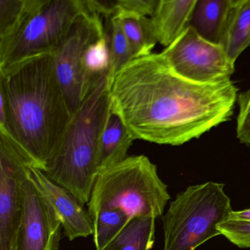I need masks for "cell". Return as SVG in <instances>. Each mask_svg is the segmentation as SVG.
Instances as JSON below:
<instances>
[{"label":"cell","mask_w":250,"mask_h":250,"mask_svg":"<svg viewBox=\"0 0 250 250\" xmlns=\"http://www.w3.org/2000/svg\"><path fill=\"white\" fill-rule=\"evenodd\" d=\"M72 118L52 55L0 73V132L14 142L31 167L45 170Z\"/></svg>","instance_id":"2"},{"label":"cell","mask_w":250,"mask_h":250,"mask_svg":"<svg viewBox=\"0 0 250 250\" xmlns=\"http://www.w3.org/2000/svg\"><path fill=\"white\" fill-rule=\"evenodd\" d=\"M31 167L14 142L0 132V250H17L22 216L21 185Z\"/></svg>","instance_id":"9"},{"label":"cell","mask_w":250,"mask_h":250,"mask_svg":"<svg viewBox=\"0 0 250 250\" xmlns=\"http://www.w3.org/2000/svg\"><path fill=\"white\" fill-rule=\"evenodd\" d=\"M27 177L53 208L68 241L93 235V219L77 196L65 187L55 184L37 168L28 167Z\"/></svg>","instance_id":"11"},{"label":"cell","mask_w":250,"mask_h":250,"mask_svg":"<svg viewBox=\"0 0 250 250\" xmlns=\"http://www.w3.org/2000/svg\"><path fill=\"white\" fill-rule=\"evenodd\" d=\"M236 0H197L189 26L202 38L221 44Z\"/></svg>","instance_id":"13"},{"label":"cell","mask_w":250,"mask_h":250,"mask_svg":"<svg viewBox=\"0 0 250 250\" xmlns=\"http://www.w3.org/2000/svg\"><path fill=\"white\" fill-rule=\"evenodd\" d=\"M92 219L93 242L96 250H104L129 223L125 213L118 209L101 210Z\"/></svg>","instance_id":"20"},{"label":"cell","mask_w":250,"mask_h":250,"mask_svg":"<svg viewBox=\"0 0 250 250\" xmlns=\"http://www.w3.org/2000/svg\"><path fill=\"white\" fill-rule=\"evenodd\" d=\"M83 12L74 21L62 44L52 55L57 78L74 115L85 102L90 90L86 83L84 58L90 43L105 33L104 17L84 0Z\"/></svg>","instance_id":"7"},{"label":"cell","mask_w":250,"mask_h":250,"mask_svg":"<svg viewBox=\"0 0 250 250\" xmlns=\"http://www.w3.org/2000/svg\"><path fill=\"white\" fill-rule=\"evenodd\" d=\"M217 229L234 245L250 248V222L228 219L219 224Z\"/></svg>","instance_id":"22"},{"label":"cell","mask_w":250,"mask_h":250,"mask_svg":"<svg viewBox=\"0 0 250 250\" xmlns=\"http://www.w3.org/2000/svg\"><path fill=\"white\" fill-rule=\"evenodd\" d=\"M197 0H159L150 17L158 42L165 48L172 44L189 27Z\"/></svg>","instance_id":"12"},{"label":"cell","mask_w":250,"mask_h":250,"mask_svg":"<svg viewBox=\"0 0 250 250\" xmlns=\"http://www.w3.org/2000/svg\"><path fill=\"white\" fill-rule=\"evenodd\" d=\"M17 250H59L62 227L51 205L26 177Z\"/></svg>","instance_id":"10"},{"label":"cell","mask_w":250,"mask_h":250,"mask_svg":"<svg viewBox=\"0 0 250 250\" xmlns=\"http://www.w3.org/2000/svg\"><path fill=\"white\" fill-rule=\"evenodd\" d=\"M170 198L156 165L145 155L131 156L98 172L87 210L92 219L101 210L118 209L129 222L137 218L156 219Z\"/></svg>","instance_id":"4"},{"label":"cell","mask_w":250,"mask_h":250,"mask_svg":"<svg viewBox=\"0 0 250 250\" xmlns=\"http://www.w3.org/2000/svg\"><path fill=\"white\" fill-rule=\"evenodd\" d=\"M84 7V0H41L17 33L0 42V73L53 55Z\"/></svg>","instance_id":"6"},{"label":"cell","mask_w":250,"mask_h":250,"mask_svg":"<svg viewBox=\"0 0 250 250\" xmlns=\"http://www.w3.org/2000/svg\"><path fill=\"white\" fill-rule=\"evenodd\" d=\"M118 18L121 20L134 59L152 54V50L158 43V40L150 19L135 16Z\"/></svg>","instance_id":"18"},{"label":"cell","mask_w":250,"mask_h":250,"mask_svg":"<svg viewBox=\"0 0 250 250\" xmlns=\"http://www.w3.org/2000/svg\"><path fill=\"white\" fill-rule=\"evenodd\" d=\"M238 95L232 80L182 77L162 52L133 60L109 81L111 108L134 139L165 146H182L229 121Z\"/></svg>","instance_id":"1"},{"label":"cell","mask_w":250,"mask_h":250,"mask_svg":"<svg viewBox=\"0 0 250 250\" xmlns=\"http://www.w3.org/2000/svg\"><path fill=\"white\" fill-rule=\"evenodd\" d=\"M156 219H134L104 250H151L154 246Z\"/></svg>","instance_id":"16"},{"label":"cell","mask_w":250,"mask_h":250,"mask_svg":"<svg viewBox=\"0 0 250 250\" xmlns=\"http://www.w3.org/2000/svg\"><path fill=\"white\" fill-rule=\"evenodd\" d=\"M109 81V77L105 78L73 115L61 146L43 171L84 205L90 201L99 172L101 137L110 109Z\"/></svg>","instance_id":"3"},{"label":"cell","mask_w":250,"mask_h":250,"mask_svg":"<svg viewBox=\"0 0 250 250\" xmlns=\"http://www.w3.org/2000/svg\"><path fill=\"white\" fill-rule=\"evenodd\" d=\"M237 104L236 137L241 144L250 147V88L238 95Z\"/></svg>","instance_id":"23"},{"label":"cell","mask_w":250,"mask_h":250,"mask_svg":"<svg viewBox=\"0 0 250 250\" xmlns=\"http://www.w3.org/2000/svg\"><path fill=\"white\" fill-rule=\"evenodd\" d=\"M224 188L223 184L207 182L177 194L162 216L163 250H195L221 235L218 225L233 211Z\"/></svg>","instance_id":"5"},{"label":"cell","mask_w":250,"mask_h":250,"mask_svg":"<svg viewBox=\"0 0 250 250\" xmlns=\"http://www.w3.org/2000/svg\"><path fill=\"white\" fill-rule=\"evenodd\" d=\"M134 140L124 121L110 106L101 137L99 172L126 159Z\"/></svg>","instance_id":"14"},{"label":"cell","mask_w":250,"mask_h":250,"mask_svg":"<svg viewBox=\"0 0 250 250\" xmlns=\"http://www.w3.org/2000/svg\"><path fill=\"white\" fill-rule=\"evenodd\" d=\"M229 219L250 222V208L238 210V211H234L233 210L229 216Z\"/></svg>","instance_id":"24"},{"label":"cell","mask_w":250,"mask_h":250,"mask_svg":"<svg viewBox=\"0 0 250 250\" xmlns=\"http://www.w3.org/2000/svg\"><path fill=\"white\" fill-rule=\"evenodd\" d=\"M41 0H0V42L17 33Z\"/></svg>","instance_id":"19"},{"label":"cell","mask_w":250,"mask_h":250,"mask_svg":"<svg viewBox=\"0 0 250 250\" xmlns=\"http://www.w3.org/2000/svg\"><path fill=\"white\" fill-rule=\"evenodd\" d=\"M233 62L250 46V0H236L221 43Z\"/></svg>","instance_id":"15"},{"label":"cell","mask_w":250,"mask_h":250,"mask_svg":"<svg viewBox=\"0 0 250 250\" xmlns=\"http://www.w3.org/2000/svg\"><path fill=\"white\" fill-rule=\"evenodd\" d=\"M162 53L178 74L197 83L229 81L235 71L223 46L203 39L190 26Z\"/></svg>","instance_id":"8"},{"label":"cell","mask_w":250,"mask_h":250,"mask_svg":"<svg viewBox=\"0 0 250 250\" xmlns=\"http://www.w3.org/2000/svg\"><path fill=\"white\" fill-rule=\"evenodd\" d=\"M104 19L105 31L109 36L112 55L111 80L124 65L131 62L134 58L120 19L117 17H106Z\"/></svg>","instance_id":"21"},{"label":"cell","mask_w":250,"mask_h":250,"mask_svg":"<svg viewBox=\"0 0 250 250\" xmlns=\"http://www.w3.org/2000/svg\"><path fill=\"white\" fill-rule=\"evenodd\" d=\"M84 71L86 83L90 93L106 77L110 79L112 55L109 36L104 35L90 43L84 58Z\"/></svg>","instance_id":"17"}]
</instances>
